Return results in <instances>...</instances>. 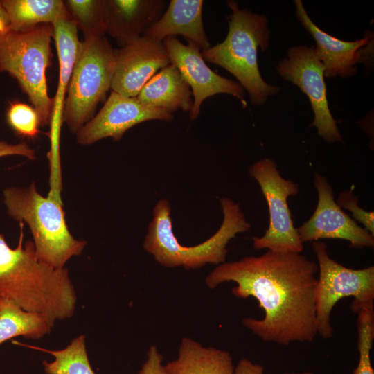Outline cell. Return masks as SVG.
<instances>
[{
  "instance_id": "25",
  "label": "cell",
  "mask_w": 374,
  "mask_h": 374,
  "mask_svg": "<svg viewBox=\"0 0 374 374\" xmlns=\"http://www.w3.org/2000/svg\"><path fill=\"white\" fill-rule=\"evenodd\" d=\"M357 314L359 361L353 374H374L371 361V351L374 339L373 306L362 310Z\"/></svg>"
},
{
  "instance_id": "9",
  "label": "cell",
  "mask_w": 374,
  "mask_h": 374,
  "mask_svg": "<svg viewBox=\"0 0 374 374\" xmlns=\"http://www.w3.org/2000/svg\"><path fill=\"white\" fill-rule=\"evenodd\" d=\"M249 174L259 184L269 213V227L264 235L252 238L253 248L280 253H301L303 244L287 204L288 197L298 193L299 185L284 179L275 161L269 158L260 159L251 166Z\"/></svg>"
},
{
  "instance_id": "12",
  "label": "cell",
  "mask_w": 374,
  "mask_h": 374,
  "mask_svg": "<svg viewBox=\"0 0 374 374\" xmlns=\"http://www.w3.org/2000/svg\"><path fill=\"white\" fill-rule=\"evenodd\" d=\"M168 55L170 62L181 73L192 89L193 107L190 119L195 120L199 114L202 103L217 93H226L243 100L244 89L237 82L225 78L206 64L199 48L194 43L182 44L177 37H168L162 42Z\"/></svg>"
},
{
  "instance_id": "7",
  "label": "cell",
  "mask_w": 374,
  "mask_h": 374,
  "mask_svg": "<svg viewBox=\"0 0 374 374\" xmlns=\"http://www.w3.org/2000/svg\"><path fill=\"white\" fill-rule=\"evenodd\" d=\"M114 48L105 37L80 43L64 101L62 122L75 134L94 116L111 88Z\"/></svg>"
},
{
  "instance_id": "18",
  "label": "cell",
  "mask_w": 374,
  "mask_h": 374,
  "mask_svg": "<svg viewBox=\"0 0 374 374\" xmlns=\"http://www.w3.org/2000/svg\"><path fill=\"white\" fill-rule=\"evenodd\" d=\"M53 26V37L59 62V80L53 97L51 121V138L53 154L59 148L60 129L62 113L72 71L77 59L81 42L78 38V28L71 17L57 21Z\"/></svg>"
},
{
  "instance_id": "28",
  "label": "cell",
  "mask_w": 374,
  "mask_h": 374,
  "mask_svg": "<svg viewBox=\"0 0 374 374\" xmlns=\"http://www.w3.org/2000/svg\"><path fill=\"white\" fill-rule=\"evenodd\" d=\"M139 374H168L165 365L163 364V356L154 345L149 347L147 358Z\"/></svg>"
},
{
  "instance_id": "1",
  "label": "cell",
  "mask_w": 374,
  "mask_h": 374,
  "mask_svg": "<svg viewBox=\"0 0 374 374\" xmlns=\"http://www.w3.org/2000/svg\"><path fill=\"white\" fill-rule=\"evenodd\" d=\"M318 265L301 253L267 250L218 265L206 276L209 289L235 282L231 292L240 299L253 297L262 308V319L244 318L242 325L264 341L288 346L312 342L318 335L315 308Z\"/></svg>"
},
{
  "instance_id": "21",
  "label": "cell",
  "mask_w": 374,
  "mask_h": 374,
  "mask_svg": "<svg viewBox=\"0 0 374 374\" xmlns=\"http://www.w3.org/2000/svg\"><path fill=\"white\" fill-rule=\"evenodd\" d=\"M9 31L21 32L39 24H53L71 17L62 0H1Z\"/></svg>"
},
{
  "instance_id": "6",
  "label": "cell",
  "mask_w": 374,
  "mask_h": 374,
  "mask_svg": "<svg viewBox=\"0 0 374 374\" xmlns=\"http://www.w3.org/2000/svg\"><path fill=\"white\" fill-rule=\"evenodd\" d=\"M53 37V24H42L25 31L10 30L0 39V72L16 79L42 126L51 124L53 112L46 77Z\"/></svg>"
},
{
  "instance_id": "27",
  "label": "cell",
  "mask_w": 374,
  "mask_h": 374,
  "mask_svg": "<svg viewBox=\"0 0 374 374\" xmlns=\"http://www.w3.org/2000/svg\"><path fill=\"white\" fill-rule=\"evenodd\" d=\"M337 204L341 207L349 210L353 220L359 222L365 229L374 235V213L366 211L358 205L357 197L352 190L342 191L339 193Z\"/></svg>"
},
{
  "instance_id": "31",
  "label": "cell",
  "mask_w": 374,
  "mask_h": 374,
  "mask_svg": "<svg viewBox=\"0 0 374 374\" xmlns=\"http://www.w3.org/2000/svg\"><path fill=\"white\" fill-rule=\"evenodd\" d=\"M9 31V20L0 1V39Z\"/></svg>"
},
{
  "instance_id": "29",
  "label": "cell",
  "mask_w": 374,
  "mask_h": 374,
  "mask_svg": "<svg viewBox=\"0 0 374 374\" xmlns=\"http://www.w3.org/2000/svg\"><path fill=\"white\" fill-rule=\"evenodd\" d=\"M11 155L22 156L30 160L36 159L35 150L27 143L20 142L13 144L0 140V157Z\"/></svg>"
},
{
  "instance_id": "2",
  "label": "cell",
  "mask_w": 374,
  "mask_h": 374,
  "mask_svg": "<svg viewBox=\"0 0 374 374\" xmlns=\"http://www.w3.org/2000/svg\"><path fill=\"white\" fill-rule=\"evenodd\" d=\"M17 247L12 249L0 234V297L26 311L57 320L71 318L77 296L66 268L55 269L41 262L33 241L23 246L24 222H19Z\"/></svg>"
},
{
  "instance_id": "32",
  "label": "cell",
  "mask_w": 374,
  "mask_h": 374,
  "mask_svg": "<svg viewBox=\"0 0 374 374\" xmlns=\"http://www.w3.org/2000/svg\"><path fill=\"white\" fill-rule=\"evenodd\" d=\"M282 374H314L309 371H298V372H285Z\"/></svg>"
},
{
  "instance_id": "23",
  "label": "cell",
  "mask_w": 374,
  "mask_h": 374,
  "mask_svg": "<svg viewBox=\"0 0 374 374\" xmlns=\"http://www.w3.org/2000/svg\"><path fill=\"white\" fill-rule=\"evenodd\" d=\"M28 347L48 353L54 357L53 362H43L46 374H96L88 357L84 335L74 338L66 347L60 350Z\"/></svg>"
},
{
  "instance_id": "30",
  "label": "cell",
  "mask_w": 374,
  "mask_h": 374,
  "mask_svg": "<svg viewBox=\"0 0 374 374\" xmlns=\"http://www.w3.org/2000/svg\"><path fill=\"white\" fill-rule=\"evenodd\" d=\"M264 367L247 358L241 359L235 366V374H263Z\"/></svg>"
},
{
  "instance_id": "4",
  "label": "cell",
  "mask_w": 374,
  "mask_h": 374,
  "mask_svg": "<svg viewBox=\"0 0 374 374\" xmlns=\"http://www.w3.org/2000/svg\"><path fill=\"white\" fill-rule=\"evenodd\" d=\"M231 14L227 17L229 32L225 39L201 51L204 60L231 73L245 89L251 103L262 105L280 87L267 84L258 65V50L266 51L269 44V30L265 15L240 9L235 1H227Z\"/></svg>"
},
{
  "instance_id": "24",
  "label": "cell",
  "mask_w": 374,
  "mask_h": 374,
  "mask_svg": "<svg viewBox=\"0 0 374 374\" xmlns=\"http://www.w3.org/2000/svg\"><path fill=\"white\" fill-rule=\"evenodd\" d=\"M70 16L84 39L103 37L107 33L108 7L107 0L64 1Z\"/></svg>"
},
{
  "instance_id": "19",
  "label": "cell",
  "mask_w": 374,
  "mask_h": 374,
  "mask_svg": "<svg viewBox=\"0 0 374 374\" xmlns=\"http://www.w3.org/2000/svg\"><path fill=\"white\" fill-rule=\"evenodd\" d=\"M168 374H235L231 354L206 347L189 337L182 338L175 359L165 365Z\"/></svg>"
},
{
  "instance_id": "17",
  "label": "cell",
  "mask_w": 374,
  "mask_h": 374,
  "mask_svg": "<svg viewBox=\"0 0 374 374\" xmlns=\"http://www.w3.org/2000/svg\"><path fill=\"white\" fill-rule=\"evenodd\" d=\"M202 0H171L161 17L142 36L162 42L180 35L205 51L211 44L204 28Z\"/></svg>"
},
{
  "instance_id": "8",
  "label": "cell",
  "mask_w": 374,
  "mask_h": 374,
  "mask_svg": "<svg viewBox=\"0 0 374 374\" xmlns=\"http://www.w3.org/2000/svg\"><path fill=\"white\" fill-rule=\"evenodd\" d=\"M312 249L319 270L315 288L318 334L323 339H329L333 335L330 314L340 299L353 296L350 308L355 314L373 306L374 267L359 269L346 267L330 257L323 242H313Z\"/></svg>"
},
{
  "instance_id": "22",
  "label": "cell",
  "mask_w": 374,
  "mask_h": 374,
  "mask_svg": "<svg viewBox=\"0 0 374 374\" xmlns=\"http://www.w3.org/2000/svg\"><path fill=\"white\" fill-rule=\"evenodd\" d=\"M54 325L45 315L26 311L0 297V344L19 336L39 339L49 334Z\"/></svg>"
},
{
  "instance_id": "3",
  "label": "cell",
  "mask_w": 374,
  "mask_h": 374,
  "mask_svg": "<svg viewBox=\"0 0 374 374\" xmlns=\"http://www.w3.org/2000/svg\"><path fill=\"white\" fill-rule=\"evenodd\" d=\"M220 202L224 218L218 230L204 242L186 247L179 242L173 233L170 202L159 200L153 208V217L143 244L144 250L166 267L196 269L206 264L225 262L229 242L236 234L248 231L251 225L238 204L228 197H222Z\"/></svg>"
},
{
  "instance_id": "16",
  "label": "cell",
  "mask_w": 374,
  "mask_h": 374,
  "mask_svg": "<svg viewBox=\"0 0 374 374\" xmlns=\"http://www.w3.org/2000/svg\"><path fill=\"white\" fill-rule=\"evenodd\" d=\"M107 33L122 48L141 37L162 15L164 0H107Z\"/></svg>"
},
{
  "instance_id": "26",
  "label": "cell",
  "mask_w": 374,
  "mask_h": 374,
  "mask_svg": "<svg viewBox=\"0 0 374 374\" xmlns=\"http://www.w3.org/2000/svg\"><path fill=\"white\" fill-rule=\"evenodd\" d=\"M6 117L8 125L19 136L33 138L39 132V116L33 106L13 102L8 107Z\"/></svg>"
},
{
  "instance_id": "20",
  "label": "cell",
  "mask_w": 374,
  "mask_h": 374,
  "mask_svg": "<svg viewBox=\"0 0 374 374\" xmlns=\"http://www.w3.org/2000/svg\"><path fill=\"white\" fill-rule=\"evenodd\" d=\"M192 92L181 73L170 64L154 75L137 96L143 105L170 112L181 109L190 112Z\"/></svg>"
},
{
  "instance_id": "13",
  "label": "cell",
  "mask_w": 374,
  "mask_h": 374,
  "mask_svg": "<svg viewBox=\"0 0 374 374\" xmlns=\"http://www.w3.org/2000/svg\"><path fill=\"white\" fill-rule=\"evenodd\" d=\"M173 118L169 111L143 105L137 97H126L112 91L98 114L77 132L76 141L81 145L107 137L117 141L139 123L152 120L170 121Z\"/></svg>"
},
{
  "instance_id": "14",
  "label": "cell",
  "mask_w": 374,
  "mask_h": 374,
  "mask_svg": "<svg viewBox=\"0 0 374 374\" xmlns=\"http://www.w3.org/2000/svg\"><path fill=\"white\" fill-rule=\"evenodd\" d=\"M115 69L111 88L122 96L137 97L155 73L170 64L163 42L141 36L114 49Z\"/></svg>"
},
{
  "instance_id": "15",
  "label": "cell",
  "mask_w": 374,
  "mask_h": 374,
  "mask_svg": "<svg viewBox=\"0 0 374 374\" xmlns=\"http://www.w3.org/2000/svg\"><path fill=\"white\" fill-rule=\"evenodd\" d=\"M298 20L316 42L314 53L325 67L324 76L350 78L356 75L355 65L363 58V51L370 42L366 36L346 42L339 39L320 29L308 16L301 0H295Z\"/></svg>"
},
{
  "instance_id": "5",
  "label": "cell",
  "mask_w": 374,
  "mask_h": 374,
  "mask_svg": "<svg viewBox=\"0 0 374 374\" xmlns=\"http://www.w3.org/2000/svg\"><path fill=\"white\" fill-rule=\"evenodd\" d=\"M3 194L8 215L28 225L41 262L62 269L73 256L82 253L87 242L72 235L58 199L40 195L34 182L28 188H6Z\"/></svg>"
},
{
  "instance_id": "10",
  "label": "cell",
  "mask_w": 374,
  "mask_h": 374,
  "mask_svg": "<svg viewBox=\"0 0 374 374\" xmlns=\"http://www.w3.org/2000/svg\"><path fill=\"white\" fill-rule=\"evenodd\" d=\"M288 57L277 65L279 75L296 85L309 98L314 118L310 125L327 142L342 141L341 134L329 109L324 81L325 67L313 46H294Z\"/></svg>"
},
{
  "instance_id": "11",
  "label": "cell",
  "mask_w": 374,
  "mask_h": 374,
  "mask_svg": "<svg viewBox=\"0 0 374 374\" xmlns=\"http://www.w3.org/2000/svg\"><path fill=\"white\" fill-rule=\"evenodd\" d=\"M318 203L311 217L296 228L302 243L320 239H342L353 248L373 247L374 235L359 226L335 201L332 186L326 177L314 175Z\"/></svg>"
}]
</instances>
